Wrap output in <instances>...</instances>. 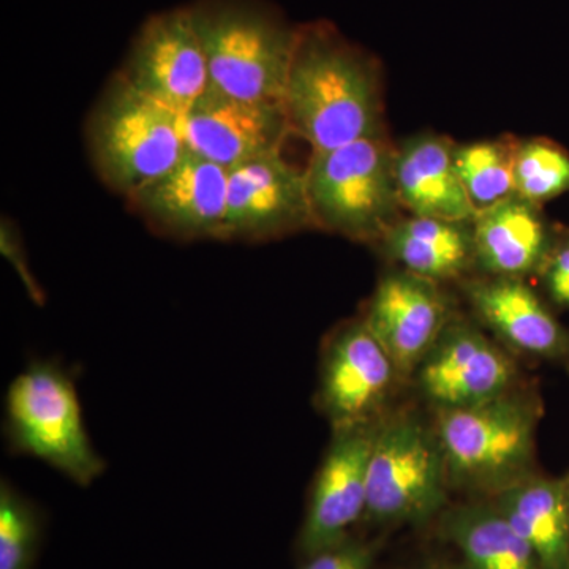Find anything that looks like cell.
I'll return each mask as SVG.
<instances>
[{
    "label": "cell",
    "instance_id": "6da1fadb",
    "mask_svg": "<svg viewBox=\"0 0 569 569\" xmlns=\"http://www.w3.org/2000/svg\"><path fill=\"white\" fill-rule=\"evenodd\" d=\"M282 104L291 133L312 152L383 134L376 59L329 22L299 26Z\"/></svg>",
    "mask_w": 569,
    "mask_h": 569
},
{
    "label": "cell",
    "instance_id": "7a4b0ae2",
    "mask_svg": "<svg viewBox=\"0 0 569 569\" xmlns=\"http://www.w3.org/2000/svg\"><path fill=\"white\" fill-rule=\"evenodd\" d=\"M451 489L490 498L535 473L541 400L519 385L478 406L433 411Z\"/></svg>",
    "mask_w": 569,
    "mask_h": 569
},
{
    "label": "cell",
    "instance_id": "3957f363",
    "mask_svg": "<svg viewBox=\"0 0 569 569\" xmlns=\"http://www.w3.org/2000/svg\"><path fill=\"white\" fill-rule=\"evenodd\" d=\"M189 10L212 88L282 103L299 28L260 0H198Z\"/></svg>",
    "mask_w": 569,
    "mask_h": 569
},
{
    "label": "cell",
    "instance_id": "277c9868",
    "mask_svg": "<svg viewBox=\"0 0 569 569\" xmlns=\"http://www.w3.org/2000/svg\"><path fill=\"white\" fill-rule=\"evenodd\" d=\"M86 142L104 186L126 198L167 173L187 151L181 114L138 91L121 71L93 104Z\"/></svg>",
    "mask_w": 569,
    "mask_h": 569
},
{
    "label": "cell",
    "instance_id": "5b68a950",
    "mask_svg": "<svg viewBox=\"0 0 569 569\" xmlns=\"http://www.w3.org/2000/svg\"><path fill=\"white\" fill-rule=\"evenodd\" d=\"M3 430L11 455L39 459L81 488L107 470L89 437L74 378L58 361H32L13 378Z\"/></svg>",
    "mask_w": 569,
    "mask_h": 569
},
{
    "label": "cell",
    "instance_id": "8992f818",
    "mask_svg": "<svg viewBox=\"0 0 569 569\" xmlns=\"http://www.w3.org/2000/svg\"><path fill=\"white\" fill-rule=\"evenodd\" d=\"M447 460L433 421L389 411L378 422L367 471L365 520L373 526H425L448 508Z\"/></svg>",
    "mask_w": 569,
    "mask_h": 569
},
{
    "label": "cell",
    "instance_id": "52a82bcc",
    "mask_svg": "<svg viewBox=\"0 0 569 569\" xmlns=\"http://www.w3.org/2000/svg\"><path fill=\"white\" fill-rule=\"evenodd\" d=\"M395 159L383 134L312 152L306 181L313 227L351 241L380 242L400 219Z\"/></svg>",
    "mask_w": 569,
    "mask_h": 569
},
{
    "label": "cell",
    "instance_id": "ba28073f",
    "mask_svg": "<svg viewBox=\"0 0 569 569\" xmlns=\"http://www.w3.org/2000/svg\"><path fill=\"white\" fill-rule=\"evenodd\" d=\"M403 383L362 318L332 329L321 347L316 406L331 429L376 425Z\"/></svg>",
    "mask_w": 569,
    "mask_h": 569
},
{
    "label": "cell",
    "instance_id": "9c48e42d",
    "mask_svg": "<svg viewBox=\"0 0 569 569\" xmlns=\"http://www.w3.org/2000/svg\"><path fill=\"white\" fill-rule=\"evenodd\" d=\"M411 381L433 411L478 406L522 385L511 351L455 316Z\"/></svg>",
    "mask_w": 569,
    "mask_h": 569
},
{
    "label": "cell",
    "instance_id": "30bf717a",
    "mask_svg": "<svg viewBox=\"0 0 569 569\" xmlns=\"http://www.w3.org/2000/svg\"><path fill=\"white\" fill-rule=\"evenodd\" d=\"M378 422L332 429L296 539L302 560L343 541L365 520L367 471Z\"/></svg>",
    "mask_w": 569,
    "mask_h": 569
},
{
    "label": "cell",
    "instance_id": "8fae6325",
    "mask_svg": "<svg viewBox=\"0 0 569 569\" xmlns=\"http://www.w3.org/2000/svg\"><path fill=\"white\" fill-rule=\"evenodd\" d=\"M121 73L138 91L179 114L211 86L189 7L153 14L132 41Z\"/></svg>",
    "mask_w": 569,
    "mask_h": 569
},
{
    "label": "cell",
    "instance_id": "7c38bea8",
    "mask_svg": "<svg viewBox=\"0 0 569 569\" xmlns=\"http://www.w3.org/2000/svg\"><path fill=\"white\" fill-rule=\"evenodd\" d=\"M313 227L306 170L282 152L269 153L228 170L222 241H269Z\"/></svg>",
    "mask_w": 569,
    "mask_h": 569
},
{
    "label": "cell",
    "instance_id": "4fadbf2b",
    "mask_svg": "<svg viewBox=\"0 0 569 569\" xmlns=\"http://www.w3.org/2000/svg\"><path fill=\"white\" fill-rule=\"evenodd\" d=\"M187 151L231 170L238 164L282 152L291 133L280 102H253L208 91L181 114Z\"/></svg>",
    "mask_w": 569,
    "mask_h": 569
},
{
    "label": "cell",
    "instance_id": "5bb4252c",
    "mask_svg": "<svg viewBox=\"0 0 569 569\" xmlns=\"http://www.w3.org/2000/svg\"><path fill=\"white\" fill-rule=\"evenodd\" d=\"M451 317L440 283L400 268L381 276L361 318L406 383Z\"/></svg>",
    "mask_w": 569,
    "mask_h": 569
},
{
    "label": "cell",
    "instance_id": "9a60e30c",
    "mask_svg": "<svg viewBox=\"0 0 569 569\" xmlns=\"http://www.w3.org/2000/svg\"><path fill=\"white\" fill-rule=\"evenodd\" d=\"M228 170L186 151L174 167L127 198L160 234L181 241H222Z\"/></svg>",
    "mask_w": 569,
    "mask_h": 569
},
{
    "label": "cell",
    "instance_id": "2e32d148",
    "mask_svg": "<svg viewBox=\"0 0 569 569\" xmlns=\"http://www.w3.org/2000/svg\"><path fill=\"white\" fill-rule=\"evenodd\" d=\"M475 316L509 351L556 361L569 355V336L549 307L516 277H486L466 284Z\"/></svg>",
    "mask_w": 569,
    "mask_h": 569
},
{
    "label": "cell",
    "instance_id": "e0dca14e",
    "mask_svg": "<svg viewBox=\"0 0 569 569\" xmlns=\"http://www.w3.org/2000/svg\"><path fill=\"white\" fill-rule=\"evenodd\" d=\"M455 152L456 146L437 134L410 138L396 149L397 192L411 216L473 222L477 211L460 181Z\"/></svg>",
    "mask_w": 569,
    "mask_h": 569
},
{
    "label": "cell",
    "instance_id": "ac0fdd59",
    "mask_svg": "<svg viewBox=\"0 0 569 569\" xmlns=\"http://www.w3.org/2000/svg\"><path fill=\"white\" fill-rule=\"evenodd\" d=\"M473 238L477 268L490 277L535 274L552 250L538 206L518 194L477 213Z\"/></svg>",
    "mask_w": 569,
    "mask_h": 569
},
{
    "label": "cell",
    "instance_id": "d6986e66",
    "mask_svg": "<svg viewBox=\"0 0 569 569\" xmlns=\"http://www.w3.org/2000/svg\"><path fill=\"white\" fill-rule=\"evenodd\" d=\"M380 242L400 268L437 283L460 279L477 266L473 222L411 216L397 220Z\"/></svg>",
    "mask_w": 569,
    "mask_h": 569
},
{
    "label": "cell",
    "instance_id": "ffe728a7",
    "mask_svg": "<svg viewBox=\"0 0 569 569\" xmlns=\"http://www.w3.org/2000/svg\"><path fill=\"white\" fill-rule=\"evenodd\" d=\"M529 542L545 569H569V512L563 478L535 473L489 498Z\"/></svg>",
    "mask_w": 569,
    "mask_h": 569
},
{
    "label": "cell",
    "instance_id": "44dd1931",
    "mask_svg": "<svg viewBox=\"0 0 569 569\" xmlns=\"http://www.w3.org/2000/svg\"><path fill=\"white\" fill-rule=\"evenodd\" d=\"M438 519L441 537L459 550L466 569H545L489 498L448 507Z\"/></svg>",
    "mask_w": 569,
    "mask_h": 569
},
{
    "label": "cell",
    "instance_id": "7402d4cb",
    "mask_svg": "<svg viewBox=\"0 0 569 569\" xmlns=\"http://www.w3.org/2000/svg\"><path fill=\"white\" fill-rule=\"evenodd\" d=\"M519 142L489 140L456 146V168L477 213L515 197Z\"/></svg>",
    "mask_w": 569,
    "mask_h": 569
},
{
    "label": "cell",
    "instance_id": "603a6c76",
    "mask_svg": "<svg viewBox=\"0 0 569 569\" xmlns=\"http://www.w3.org/2000/svg\"><path fill=\"white\" fill-rule=\"evenodd\" d=\"M43 509L9 479L0 482V569H36L43 548Z\"/></svg>",
    "mask_w": 569,
    "mask_h": 569
},
{
    "label": "cell",
    "instance_id": "cb8c5ba5",
    "mask_svg": "<svg viewBox=\"0 0 569 569\" xmlns=\"http://www.w3.org/2000/svg\"><path fill=\"white\" fill-rule=\"evenodd\" d=\"M516 194L529 203L552 200L569 190V156L546 140L519 142L515 162Z\"/></svg>",
    "mask_w": 569,
    "mask_h": 569
},
{
    "label": "cell",
    "instance_id": "d4e9b609",
    "mask_svg": "<svg viewBox=\"0 0 569 569\" xmlns=\"http://www.w3.org/2000/svg\"><path fill=\"white\" fill-rule=\"evenodd\" d=\"M380 548L378 539L350 535L331 548L302 560L298 569H372Z\"/></svg>",
    "mask_w": 569,
    "mask_h": 569
},
{
    "label": "cell",
    "instance_id": "484cf974",
    "mask_svg": "<svg viewBox=\"0 0 569 569\" xmlns=\"http://www.w3.org/2000/svg\"><path fill=\"white\" fill-rule=\"evenodd\" d=\"M0 250H2L3 257L10 261L13 266L14 271L21 277L22 283H24L26 290L29 296L37 302V305H43L44 295L41 290L40 284L37 283L36 277H33L31 269H29L28 258H26V250L22 247L20 231H18L17 224L11 222L10 219H2V228H0Z\"/></svg>",
    "mask_w": 569,
    "mask_h": 569
},
{
    "label": "cell",
    "instance_id": "4316f807",
    "mask_svg": "<svg viewBox=\"0 0 569 569\" xmlns=\"http://www.w3.org/2000/svg\"><path fill=\"white\" fill-rule=\"evenodd\" d=\"M542 283L557 306L569 309V241L550 250L541 268Z\"/></svg>",
    "mask_w": 569,
    "mask_h": 569
},
{
    "label": "cell",
    "instance_id": "83f0119b",
    "mask_svg": "<svg viewBox=\"0 0 569 569\" xmlns=\"http://www.w3.org/2000/svg\"><path fill=\"white\" fill-rule=\"evenodd\" d=\"M565 482V493H567V503H568V512H569V473L563 478Z\"/></svg>",
    "mask_w": 569,
    "mask_h": 569
},
{
    "label": "cell",
    "instance_id": "f1b7e54d",
    "mask_svg": "<svg viewBox=\"0 0 569 569\" xmlns=\"http://www.w3.org/2000/svg\"><path fill=\"white\" fill-rule=\"evenodd\" d=\"M429 569H456V568H445V567H438V568H429ZM466 569V568H463Z\"/></svg>",
    "mask_w": 569,
    "mask_h": 569
}]
</instances>
